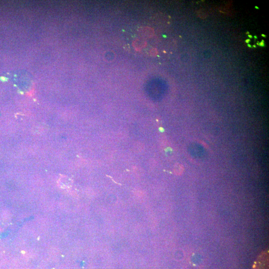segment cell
<instances>
[{
	"label": "cell",
	"instance_id": "1",
	"mask_svg": "<svg viewBox=\"0 0 269 269\" xmlns=\"http://www.w3.org/2000/svg\"><path fill=\"white\" fill-rule=\"evenodd\" d=\"M268 251L262 252V253L259 256L257 260L255 263L254 268L255 269H268Z\"/></svg>",
	"mask_w": 269,
	"mask_h": 269
},
{
	"label": "cell",
	"instance_id": "2",
	"mask_svg": "<svg viewBox=\"0 0 269 269\" xmlns=\"http://www.w3.org/2000/svg\"><path fill=\"white\" fill-rule=\"evenodd\" d=\"M259 46H265V43L263 40H262L261 43H259Z\"/></svg>",
	"mask_w": 269,
	"mask_h": 269
},
{
	"label": "cell",
	"instance_id": "3",
	"mask_svg": "<svg viewBox=\"0 0 269 269\" xmlns=\"http://www.w3.org/2000/svg\"><path fill=\"white\" fill-rule=\"evenodd\" d=\"M250 41V40L249 39H247V40H246V43H249Z\"/></svg>",
	"mask_w": 269,
	"mask_h": 269
},
{
	"label": "cell",
	"instance_id": "4",
	"mask_svg": "<svg viewBox=\"0 0 269 269\" xmlns=\"http://www.w3.org/2000/svg\"><path fill=\"white\" fill-rule=\"evenodd\" d=\"M248 36L249 37V38H251V39H252V36H251V35H250V34H249Z\"/></svg>",
	"mask_w": 269,
	"mask_h": 269
},
{
	"label": "cell",
	"instance_id": "5",
	"mask_svg": "<svg viewBox=\"0 0 269 269\" xmlns=\"http://www.w3.org/2000/svg\"><path fill=\"white\" fill-rule=\"evenodd\" d=\"M262 36H263V37H265H265H266V36H265V35H264V34H262Z\"/></svg>",
	"mask_w": 269,
	"mask_h": 269
},
{
	"label": "cell",
	"instance_id": "6",
	"mask_svg": "<svg viewBox=\"0 0 269 269\" xmlns=\"http://www.w3.org/2000/svg\"><path fill=\"white\" fill-rule=\"evenodd\" d=\"M248 47H249V48H251V47H252V46H251V45H250L249 44H248Z\"/></svg>",
	"mask_w": 269,
	"mask_h": 269
},
{
	"label": "cell",
	"instance_id": "7",
	"mask_svg": "<svg viewBox=\"0 0 269 269\" xmlns=\"http://www.w3.org/2000/svg\"><path fill=\"white\" fill-rule=\"evenodd\" d=\"M255 8H256V9H259V8H258V7H257V6H255Z\"/></svg>",
	"mask_w": 269,
	"mask_h": 269
},
{
	"label": "cell",
	"instance_id": "8",
	"mask_svg": "<svg viewBox=\"0 0 269 269\" xmlns=\"http://www.w3.org/2000/svg\"><path fill=\"white\" fill-rule=\"evenodd\" d=\"M254 38H255V39H257V37L256 36H254Z\"/></svg>",
	"mask_w": 269,
	"mask_h": 269
},
{
	"label": "cell",
	"instance_id": "9",
	"mask_svg": "<svg viewBox=\"0 0 269 269\" xmlns=\"http://www.w3.org/2000/svg\"><path fill=\"white\" fill-rule=\"evenodd\" d=\"M253 47H254V48H256L255 46H253Z\"/></svg>",
	"mask_w": 269,
	"mask_h": 269
}]
</instances>
